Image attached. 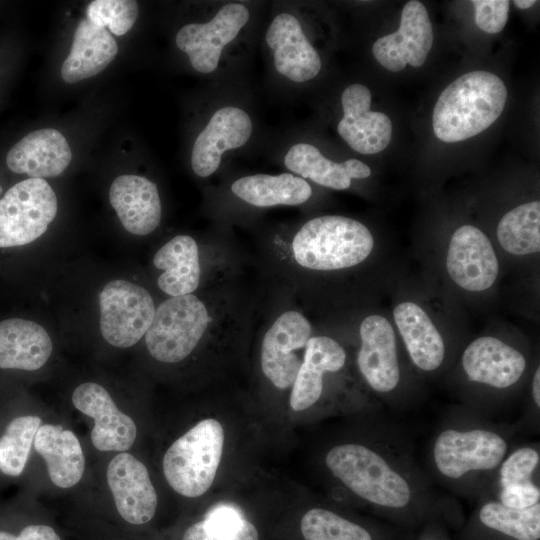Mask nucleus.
<instances>
[{
	"instance_id": "nucleus-1",
	"label": "nucleus",
	"mask_w": 540,
	"mask_h": 540,
	"mask_svg": "<svg viewBox=\"0 0 540 540\" xmlns=\"http://www.w3.org/2000/svg\"><path fill=\"white\" fill-rule=\"evenodd\" d=\"M507 89L497 75L475 70L461 75L440 94L432 116L436 137L447 143L471 138L501 115Z\"/></svg>"
},
{
	"instance_id": "nucleus-2",
	"label": "nucleus",
	"mask_w": 540,
	"mask_h": 540,
	"mask_svg": "<svg viewBox=\"0 0 540 540\" xmlns=\"http://www.w3.org/2000/svg\"><path fill=\"white\" fill-rule=\"evenodd\" d=\"M374 239L361 222L339 215L307 221L295 234V261L312 270H338L355 266L371 253Z\"/></svg>"
},
{
	"instance_id": "nucleus-3",
	"label": "nucleus",
	"mask_w": 540,
	"mask_h": 540,
	"mask_svg": "<svg viewBox=\"0 0 540 540\" xmlns=\"http://www.w3.org/2000/svg\"><path fill=\"white\" fill-rule=\"evenodd\" d=\"M224 430L213 418L204 419L176 439L163 457V473L178 494L195 498L211 487L223 453Z\"/></svg>"
},
{
	"instance_id": "nucleus-4",
	"label": "nucleus",
	"mask_w": 540,
	"mask_h": 540,
	"mask_svg": "<svg viewBox=\"0 0 540 540\" xmlns=\"http://www.w3.org/2000/svg\"><path fill=\"white\" fill-rule=\"evenodd\" d=\"M332 474L361 498L389 508H402L411 498L406 480L373 450L359 444L333 447L326 455Z\"/></svg>"
},
{
	"instance_id": "nucleus-5",
	"label": "nucleus",
	"mask_w": 540,
	"mask_h": 540,
	"mask_svg": "<svg viewBox=\"0 0 540 540\" xmlns=\"http://www.w3.org/2000/svg\"><path fill=\"white\" fill-rule=\"evenodd\" d=\"M206 305L195 295L170 297L155 310L145 334L150 355L163 363H177L196 348L210 322Z\"/></svg>"
},
{
	"instance_id": "nucleus-6",
	"label": "nucleus",
	"mask_w": 540,
	"mask_h": 540,
	"mask_svg": "<svg viewBox=\"0 0 540 540\" xmlns=\"http://www.w3.org/2000/svg\"><path fill=\"white\" fill-rule=\"evenodd\" d=\"M57 210V196L46 180L18 182L0 200V248L35 241L46 232Z\"/></svg>"
},
{
	"instance_id": "nucleus-7",
	"label": "nucleus",
	"mask_w": 540,
	"mask_h": 540,
	"mask_svg": "<svg viewBox=\"0 0 540 540\" xmlns=\"http://www.w3.org/2000/svg\"><path fill=\"white\" fill-rule=\"evenodd\" d=\"M99 306L101 335L118 348H128L140 341L156 310L144 287L123 279L112 280L102 288Z\"/></svg>"
},
{
	"instance_id": "nucleus-8",
	"label": "nucleus",
	"mask_w": 540,
	"mask_h": 540,
	"mask_svg": "<svg viewBox=\"0 0 540 540\" xmlns=\"http://www.w3.org/2000/svg\"><path fill=\"white\" fill-rule=\"evenodd\" d=\"M249 10L238 3L224 5L206 23H189L177 32V47L192 67L203 74L216 70L224 47L232 42L249 20Z\"/></svg>"
},
{
	"instance_id": "nucleus-9",
	"label": "nucleus",
	"mask_w": 540,
	"mask_h": 540,
	"mask_svg": "<svg viewBox=\"0 0 540 540\" xmlns=\"http://www.w3.org/2000/svg\"><path fill=\"white\" fill-rule=\"evenodd\" d=\"M505 440L487 430L443 431L434 445V461L438 470L450 478H460L473 470H490L503 459Z\"/></svg>"
},
{
	"instance_id": "nucleus-10",
	"label": "nucleus",
	"mask_w": 540,
	"mask_h": 540,
	"mask_svg": "<svg viewBox=\"0 0 540 540\" xmlns=\"http://www.w3.org/2000/svg\"><path fill=\"white\" fill-rule=\"evenodd\" d=\"M311 324L301 313H282L265 333L261 346V368L277 388L293 385L302 360L296 353L311 338Z\"/></svg>"
},
{
	"instance_id": "nucleus-11",
	"label": "nucleus",
	"mask_w": 540,
	"mask_h": 540,
	"mask_svg": "<svg viewBox=\"0 0 540 540\" xmlns=\"http://www.w3.org/2000/svg\"><path fill=\"white\" fill-rule=\"evenodd\" d=\"M73 406L94 421L91 431L93 446L102 452H125L137 437L134 420L120 411L109 392L100 384L85 382L72 394Z\"/></svg>"
},
{
	"instance_id": "nucleus-12",
	"label": "nucleus",
	"mask_w": 540,
	"mask_h": 540,
	"mask_svg": "<svg viewBox=\"0 0 540 540\" xmlns=\"http://www.w3.org/2000/svg\"><path fill=\"white\" fill-rule=\"evenodd\" d=\"M432 43L433 29L428 12L424 4L411 0L402 9L399 29L377 39L372 52L384 68L398 72L407 64L422 66Z\"/></svg>"
},
{
	"instance_id": "nucleus-13",
	"label": "nucleus",
	"mask_w": 540,
	"mask_h": 540,
	"mask_svg": "<svg viewBox=\"0 0 540 540\" xmlns=\"http://www.w3.org/2000/svg\"><path fill=\"white\" fill-rule=\"evenodd\" d=\"M116 509L122 519L133 525L149 522L157 508V493L146 466L127 452H120L106 471Z\"/></svg>"
},
{
	"instance_id": "nucleus-14",
	"label": "nucleus",
	"mask_w": 540,
	"mask_h": 540,
	"mask_svg": "<svg viewBox=\"0 0 540 540\" xmlns=\"http://www.w3.org/2000/svg\"><path fill=\"white\" fill-rule=\"evenodd\" d=\"M447 271L453 281L468 291L490 288L498 275V260L488 237L472 225L458 228L450 241Z\"/></svg>"
},
{
	"instance_id": "nucleus-15",
	"label": "nucleus",
	"mask_w": 540,
	"mask_h": 540,
	"mask_svg": "<svg viewBox=\"0 0 540 540\" xmlns=\"http://www.w3.org/2000/svg\"><path fill=\"white\" fill-rule=\"evenodd\" d=\"M343 116L337 126L341 138L360 154L384 150L392 137L390 118L371 111V92L362 84H351L342 93Z\"/></svg>"
},
{
	"instance_id": "nucleus-16",
	"label": "nucleus",
	"mask_w": 540,
	"mask_h": 540,
	"mask_svg": "<svg viewBox=\"0 0 540 540\" xmlns=\"http://www.w3.org/2000/svg\"><path fill=\"white\" fill-rule=\"evenodd\" d=\"M253 130L250 116L241 108L226 106L218 109L197 136L191 166L199 177L212 175L220 166L224 152L246 144Z\"/></svg>"
},
{
	"instance_id": "nucleus-17",
	"label": "nucleus",
	"mask_w": 540,
	"mask_h": 540,
	"mask_svg": "<svg viewBox=\"0 0 540 540\" xmlns=\"http://www.w3.org/2000/svg\"><path fill=\"white\" fill-rule=\"evenodd\" d=\"M358 368L378 392L392 391L400 379L396 339L389 321L380 315L366 317L360 325Z\"/></svg>"
},
{
	"instance_id": "nucleus-18",
	"label": "nucleus",
	"mask_w": 540,
	"mask_h": 540,
	"mask_svg": "<svg viewBox=\"0 0 540 540\" xmlns=\"http://www.w3.org/2000/svg\"><path fill=\"white\" fill-rule=\"evenodd\" d=\"M265 38L273 51L275 68L281 75L294 82H305L320 72V56L292 14H278L270 23Z\"/></svg>"
},
{
	"instance_id": "nucleus-19",
	"label": "nucleus",
	"mask_w": 540,
	"mask_h": 540,
	"mask_svg": "<svg viewBox=\"0 0 540 540\" xmlns=\"http://www.w3.org/2000/svg\"><path fill=\"white\" fill-rule=\"evenodd\" d=\"M72 159L63 134L53 128L30 132L14 144L6 156L8 168L30 178H51L62 174Z\"/></svg>"
},
{
	"instance_id": "nucleus-20",
	"label": "nucleus",
	"mask_w": 540,
	"mask_h": 540,
	"mask_svg": "<svg viewBox=\"0 0 540 540\" xmlns=\"http://www.w3.org/2000/svg\"><path fill=\"white\" fill-rule=\"evenodd\" d=\"M109 200L125 230L144 236L160 224L162 208L157 186L133 174L117 177L111 184Z\"/></svg>"
},
{
	"instance_id": "nucleus-21",
	"label": "nucleus",
	"mask_w": 540,
	"mask_h": 540,
	"mask_svg": "<svg viewBox=\"0 0 540 540\" xmlns=\"http://www.w3.org/2000/svg\"><path fill=\"white\" fill-rule=\"evenodd\" d=\"M462 364L470 381L506 388L520 379L526 360L519 351L503 341L485 336L468 345Z\"/></svg>"
},
{
	"instance_id": "nucleus-22",
	"label": "nucleus",
	"mask_w": 540,
	"mask_h": 540,
	"mask_svg": "<svg viewBox=\"0 0 540 540\" xmlns=\"http://www.w3.org/2000/svg\"><path fill=\"white\" fill-rule=\"evenodd\" d=\"M52 351V340L40 324L18 317L0 322V369L36 371Z\"/></svg>"
},
{
	"instance_id": "nucleus-23",
	"label": "nucleus",
	"mask_w": 540,
	"mask_h": 540,
	"mask_svg": "<svg viewBox=\"0 0 540 540\" xmlns=\"http://www.w3.org/2000/svg\"><path fill=\"white\" fill-rule=\"evenodd\" d=\"M346 360L342 346L327 336L311 337L292 385L290 407L303 411L315 404L323 390V374L340 370Z\"/></svg>"
},
{
	"instance_id": "nucleus-24",
	"label": "nucleus",
	"mask_w": 540,
	"mask_h": 540,
	"mask_svg": "<svg viewBox=\"0 0 540 540\" xmlns=\"http://www.w3.org/2000/svg\"><path fill=\"white\" fill-rule=\"evenodd\" d=\"M35 451L44 459L50 480L60 488H71L82 478L85 457L73 431L61 425L43 424L34 438Z\"/></svg>"
},
{
	"instance_id": "nucleus-25",
	"label": "nucleus",
	"mask_w": 540,
	"mask_h": 540,
	"mask_svg": "<svg viewBox=\"0 0 540 540\" xmlns=\"http://www.w3.org/2000/svg\"><path fill=\"white\" fill-rule=\"evenodd\" d=\"M118 52L111 33L82 19L74 33L72 46L61 66V76L67 83H76L103 71Z\"/></svg>"
},
{
	"instance_id": "nucleus-26",
	"label": "nucleus",
	"mask_w": 540,
	"mask_h": 540,
	"mask_svg": "<svg viewBox=\"0 0 540 540\" xmlns=\"http://www.w3.org/2000/svg\"><path fill=\"white\" fill-rule=\"evenodd\" d=\"M153 264L162 270L158 287L170 297L194 292L200 283L201 269L196 241L188 235H177L154 255Z\"/></svg>"
},
{
	"instance_id": "nucleus-27",
	"label": "nucleus",
	"mask_w": 540,
	"mask_h": 540,
	"mask_svg": "<svg viewBox=\"0 0 540 540\" xmlns=\"http://www.w3.org/2000/svg\"><path fill=\"white\" fill-rule=\"evenodd\" d=\"M394 320L414 364L433 371L443 362V339L426 312L413 302H402L394 311Z\"/></svg>"
},
{
	"instance_id": "nucleus-28",
	"label": "nucleus",
	"mask_w": 540,
	"mask_h": 540,
	"mask_svg": "<svg viewBox=\"0 0 540 540\" xmlns=\"http://www.w3.org/2000/svg\"><path fill=\"white\" fill-rule=\"evenodd\" d=\"M231 191L238 198L257 207L299 205L312 195L309 183L291 173L245 176L232 183Z\"/></svg>"
},
{
	"instance_id": "nucleus-29",
	"label": "nucleus",
	"mask_w": 540,
	"mask_h": 540,
	"mask_svg": "<svg viewBox=\"0 0 540 540\" xmlns=\"http://www.w3.org/2000/svg\"><path fill=\"white\" fill-rule=\"evenodd\" d=\"M41 418L15 414L0 429V475L17 478L25 470Z\"/></svg>"
},
{
	"instance_id": "nucleus-30",
	"label": "nucleus",
	"mask_w": 540,
	"mask_h": 540,
	"mask_svg": "<svg viewBox=\"0 0 540 540\" xmlns=\"http://www.w3.org/2000/svg\"><path fill=\"white\" fill-rule=\"evenodd\" d=\"M500 245L513 255H527L540 250V202L532 201L506 213L498 223Z\"/></svg>"
},
{
	"instance_id": "nucleus-31",
	"label": "nucleus",
	"mask_w": 540,
	"mask_h": 540,
	"mask_svg": "<svg viewBox=\"0 0 540 540\" xmlns=\"http://www.w3.org/2000/svg\"><path fill=\"white\" fill-rule=\"evenodd\" d=\"M284 163L290 171L324 187L344 190L351 184L344 162L329 160L311 144L293 145L286 153Z\"/></svg>"
},
{
	"instance_id": "nucleus-32",
	"label": "nucleus",
	"mask_w": 540,
	"mask_h": 540,
	"mask_svg": "<svg viewBox=\"0 0 540 540\" xmlns=\"http://www.w3.org/2000/svg\"><path fill=\"white\" fill-rule=\"evenodd\" d=\"M479 518L488 528L516 540L540 538L539 502L527 508H512L501 502H490L481 508Z\"/></svg>"
},
{
	"instance_id": "nucleus-33",
	"label": "nucleus",
	"mask_w": 540,
	"mask_h": 540,
	"mask_svg": "<svg viewBox=\"0 0 540 540\" xmlns=\"http://www.w3.org/2000/svg\"><path fill=\"white\" fill-rule=\"evenodd\" d=\"M301 533L304 540H372L363 527L321 508L304 514Z\"/></svg>"
},
{
	"instance_id": "nucleus-34",
	"label": "nucleus",
	"mask_w": 540,
	"mask_h": 540,
	"mask_svg": "<svg viewBox=\"0 0 540 540\" xmlns=\"http://www.w3.org/2000/svg\"><path fill=\"white\" fill-rule=\"evenodd\" d=\"M138 13V3L132 0H95L86 9L87 19L92 24L108 28L116 36H122L132 28Z\"/></svg>"
},
{
	"instance_id": "nucleus-35",
	"label": "nucleus",
	"mask_w": 540,
	"mask_h": 540,
	"mask_svg": "<svg viewBox=\"0 0 540 540\" xmlns=\"http://www.w3.org/2000/svg\"><path fill=\"white\" fill-rule=\"evenodd\" d=\"M539 463L538 452L530 447H523L512 453L501 467V486H522L531 481V474Z\"/></svg>"
},
{
	"instance_id": "nucleus-36",
	"label": "nucleus",
	"mask_w": 540,
	"mask_h": 540,
	"mask_svg": "<svg viewBox=\"0 0 540 540\" xmlns=\"http://www.w3.org/2000/svg\"><path fill=\"white\" fill-rule=\"evenodd\" d=\"M475 22L486 33L496 34L506 25L510 2L507 0H473Z\"/></svg>"
},
{
	"instance_id": "nucleus-37",
	"label": "nucleus",
	"mask_w": 540,
	"mask_h": 540,
	"mask_svg": "<svg viewBox=\"0 0 540 540\" xmlns=\"http://www.w3.org/2000/svg\"><path fill=\"white\" fill-rule=\"evenodd\" d=\"M182 540H259V535L256 527L248 520L237 532L211 530L199 521L185 530Z\"/></svg>"
},
{
	"instance_id": "nucleus-38",
	"label": "nucleus",
	"mask_w": 540,
	"mask_h": 540,
	"mask_svg": "<svg viewBox=\"0 0 540 540\" xmlns=\"http://www.w3.org/2000/svg\"><path fill=\"white\" fill-rule=\"evenodd\" d=\"M0 540H61L56 531L49 525L26 524L15 526L0 524Z\"/></svg>"
},
{
	"instance_id": "nucleus-39",
	"label": "nucleus",
	"mask_w": 540,
	"mask_h": 540,
	"mask_svg": "<svg viewBox=\"0 0 540 540\" xmlns=\"http://www.w3.org/2000/svg\"><path fill=\"white\" fill-rule=\"evenodd\" d=\"M540 489L533 483L502 488L501 503L512 508H527L539 502Z\"/></svg>"
},
{
	"instance_id": "nucleus-40",
	"label": "nucleus",
	"mask_w": 540,
	"mask_h": 540,
	"mask_svg": "<svg viewBox=\"0 0 540 540\" xmlns=\"http://www.w3.org/2000/svg\"><path fill=\"white\" fill-rule=\"evenodd\" d=\"M344 164L350 179H363L369 177L371 174L369 166L358 159H348L344 161Z\"/></svg>"
},
{
	"instance_id": "nucleus-41",
	"label": "nucleus",
	"mask_w": 540,
	"mask_h": 540,
	"mask_svg": "<svg viewBox=\"0 0 540 540\" xmlns=\"http://www.w3.org/2000/svg\"><path fill=\"white\" fill-rule=\"evenodd\" d=\"M533 398L535 404L540 406V368H537L532 383Z\"/></svg>"
},
{
	"instance_id": "nucleus-42",
	"label": "nucleus",
	"mask_w": 540,
	"mask_h": 540,
	"mask_svg": "<svg viewBox=\"0 0 540 540\" xmlns=\"http://www.w3.org/2000/svg\"><path fill=\"white\" fill-rule=\"evenodd\" d=\"M536 3L537 1L535 0H514L513 1V4H515V6H517L520 9H528Z\"/></svg>"
},
{
	"instance_id": "nucleus-43",
	"label": "nucleus",
	"mask_w": 540,
	"mask_h": 540,
	"mask_svg": "<svg viewBox=\"0 0 540 540\" xmlns=\"http://www.w3.org/2000/svg\"><path fill=\"white\" fill-rule=\"evenodd\" d=\"M2 193V187L0 186V194Z\"/></svg>"
}]
</instances>
